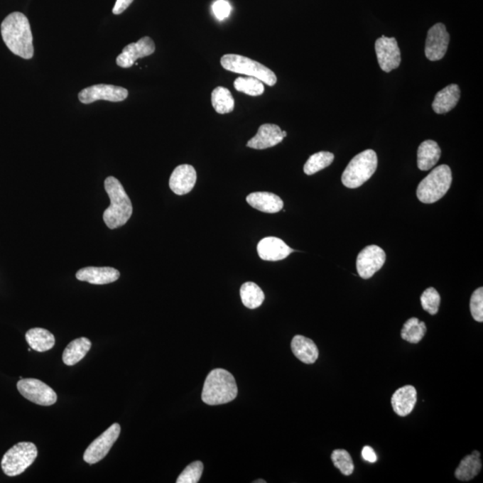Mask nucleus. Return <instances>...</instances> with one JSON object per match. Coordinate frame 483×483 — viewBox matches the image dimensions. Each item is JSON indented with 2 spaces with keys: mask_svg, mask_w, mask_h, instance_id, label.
Masks as SVG:
<instances>
[{
  "mask_svg": "<svg viewBox=\"0 0 483 483\" xmlns=\"http://www.w3.org/2000/svg\"><path fill=\"white\" fill-rule=\"evenodd\" d=\"M3 40L16 56L30 60L33 57V38L28 18L23 13L13 12L1 23Z\"/></svg>",
  "mask_w": 483,
  "mask_h": 483,
  "instance_id": "nucleus-1",
  "label": "nucleus"
},
{
  "mask_svg": "<svg viewBox=\"0 0 483 483\" xmlns=\"http://www.w3.org/2000/svg\"><path fill=\"white\" fill-rule=\"evenodd\" d=\"M105 190L108 193L110 205L103 213V220L110 229L126 225L133 214L132 202L121 183L116 178L106 179Z\"/></svg>",
  "mask_w": 483,
  "mask_h": 483,
  "instance_id": "nucleus-2",
  "label": "nucleus"
},
{
  "mask_svg": "<svg viewBox=\"0 0 483 483\" xmlns=\"http://www.w3.org/2000/svg\"><path fill=\"white\" fill-rule=\"evenodd\" d=\"M238 393L236 379L229 371L215 369L210 372L203 385L202 399L209 406L224 405L233 401Z\"/></svg>",
  "mask_w": 483,
  "mask_h": 483,
  "instance_id": "nucleus-3",
  "label": "nucleus"
},
{
  "mask_svg": "<svg viewBox=\"0 0 483 483\" xmlns=\"http://www.w3.org/2000/svg\"><path fill=\"white\" fill-rule=\"evenodd\" d=\"M452 184V172L447 165L434 168L417 188L419 201L426 205L434 203L446 195Z\"/></svg>",
  "mask_w": 483,
  "mask_h": 483,
  "instance_id": "nucleus-4",
  "label": "nucleus"
},
{
  "mask_svg": "<svg viewBox=\"0 0 483 483\" xmlns=\"http://www.w3.org/2000/svg\"><path fill=\"white\" fill-rule=\"evenodd\" d=\"M378 167V157L374 151L359 153L349 162L342 175V183L347 188H360L372 177Z\"/></svg>",
  "mask_w": 483,
  "mask_h": 483,
  "instance_id": "nucleus-5",
  "label": "nucleus"
},
{
  "mask_svg": "<svg viewBox=\"0 0 483 483\" xmlns=\"http://www.w3.org/2000/svg\"><path fill=\"white\" fill-rule=\"evenodd\" d=\"M223 68L226 70L255 77L268 86H274L277 82L275 72L270 68L251 60L249 58L237 54L224 55L220 60Z\"/></svg>",
  "mask_w": 483,
  "mask_h": 483,
  "instance_id": "nucleus-6",
  "label": "nucleus"
},
{
  "mask_svg": "<svg viewBox=\"0 0 483 483\" xmlns=\"http://www.w3.org/2000/svg\"><path fill=\"white\" fill-rule=\"evenodd\" d=\"M38 450L32 443H19L6 452L1 461L3 472L10 477L23 474L36 461Z\"/></svg>",
  "mask_w": 483,
  "mask_h": 483,
  "instance_id": "nucleus-7",
  "label": "nucleus"
},
{
  "mask_svg": "<svg viewBox=\"0 0 483 483\" xmlns=\"http://www.w3.org/2000/svg\"><path fill=\"white\" fill-rule=\"evenodd\" d=\"M17 389L23 398L39 406H53L58 400L56 392L40 379H21Z\"/></svg>",
  "mask_w": 483,
  "mask_h": 483,
  "instance_id": "nucleus-8",
  "label": "nucleus"
},
{
  "mask_svg": "<svg viewBox=\"0 0 483 483\" xmlns=\"http://www.w3.org/2000/svg\"><path fill=\"white\" fill-rule=\"evenodd\" d=\"M121 427L114 423L101 436L93 440L84 455V460L89 465H94L102 461L109 454L110 450L119 439Z\"/></svg>",
  "mask_w": 483,
  "mask_h": 483,
  "instance_id": "nucleus-9",
  "label": "nucleus"
},
{
  "mask_svg": "<svg viewBox=\"0 0 483 483\" xmlns=\"http://www.w3.org/2000/svg\"><path fill=\"white\" fill-rule=\"evenodd\" d=\"M127 96H129V91L125 88L119 87V86L96 85L82 89L79 92L78 98L82 104H91V103L101 101V99L120 102L125 101Z\"/></svg>",
  "mask_w": 483,
  "mask_h": 483,
  "instance_id": "nucleus-10",
  "label": "nucleus"
},
{
  "mask_svg": "<svg viewBox=\"0 0 483 483\" xmlns=\"http://www.w3.org/2000/svg\"><path fill=\"white\" fill-rule=\"evenodd\" d=\"M375 51L379 67L386 72L394 70L401 63V53L395 38L384 36L379 38L375 43Z\"/></svg>",
  "mask_w": 483,
  "mask_h": 483,
  "instance_id": "nucleus-11",
  "label": "nucleus"
},
{
  "mask_svg": "<svg viewBox=\"0 0 483 483\" xmlns=\"http://www.w3.org/2000/svg\"><path fill=\"white\" fill-rule=\"evenodd\" d=\"M386 261L385 251L377 246H369L361 251L357 260V268L362 278L369 279L381 270Z\"/></svg>",
  "mask_w": 483,
  "mask_h": 483,
  "instance_id": "nucleus-12",
  "label": "nucleus"
},
{
  "mask_svg": "<svg viewBox=\"0 0 483 483\" xmlns=\"http://www.w3.org/2000/svg\"><path fill=\"white\" fill-rule=\"evenodd\" d=\"M450 37L443 23L434 24L428 32L425 55L428 60L438 61L443 60L447 53Z\"/></svg>",
  "mask_w": 483,
  "mask_h": 483,
  "instance_id": "nucleus-13",
  "label": "nucleus"
},
{
  "mask_svg": "<svg viewBox=\"0 0 483 483\" xmlns=\"http://www.w3.org/2000/svg\"><path fill=\"white\" fill-rule=\"evenodd\" d=\"M155 51V43L150 37L141 38L136 43H131L123 48L122 53L116 58V64L120 67L129 68L137 60L151 56Z\"/></svg>",
  "mask_w": 483,
  "mask_h": 483,
  "instance_id": "nucleus-14",
  "label": "nucleus"
},
{
  "mask_svg": "<svg viewBox=\"0 0 483 483\" xmlns=\"http://www.w3.org/2000/svg\"><path fill=\"white\" fill-rule=\"evenodd\" d=\"M286 136L288 134L286 131H282L278 126L273 125V124H264L259 127L255 136L248 141L246 146L255 150L268 149L281 143Z\"/></svg>",
  "mask_w": 483,
  "mask_h": 483,
  "instance_id": "nucleus-15",
  "label": "nucleus"
},
{
  "mask_svg": "<svg viewBox=\"0 0 483 483\" xmlns=\"http://www.w3.org/2000/svg\"><path fill=\"white\" fill-rule=\"evenodd\" d=\"M197 174L191 165H178L169 179V188L178 195H188L195 188Z\"/></svg>",
  "mask_w": 483,
  "mask_h": 483,
  "instance_id": "nucleus-16",
  "label": "nucleus"
},
{
  "mask_svg": "<svg viewBox=\"0 0 483 483\" xmlns=\"http://www.w3.org/2000/svg\"><path fill=\"white\" fill-rule=\"evenodd\" d=\"M257 251L261 260L278 261L288 258L294 250L279 238L270 237L259 242Z\"/></svg>",
  "mask_w": 483,
  "mask_h": 483,
  "instance_id": "nucleus-17",
  "label": "nucleus"
},
{
  "mask_svg": "<svg viewBox=\"0 0 483 483\" xmlns=\"http://www.w3.org/2000/svg\"><path fill=\"white\" fill-rule=\"evenodd\" d=\"M120 277L119 271L110 267H87L81 268L77 273V278L92 285L110 284Z\"/></svg>",
  "mask_w": 483,
  "mask_h": 483,
  "instance_id": "nucleus-18",
  "label": "nucleus"
},
{
  "mask_svg": "<svg viewBox=\"0 0 483 483\" xmlns=\"http://www.w3.org/2000/svg\"><path fill=\"white\" fill-rule=\"evenodd\" d=\"M417 402V391L415 386L406 385L396 391L392 396L391 405L396 415L407 416L413 412Z\"/></svg>",
  "mask_w": 483,
  "mask_h": 483,
  "instance_id": "nucleus-19",
  "label": "nucleus"
},
{
  "mask_svg": "<svg viewBox=\"0 0 483 483\" xmlns=\"http://www.w3.org/2000/svg\"><path fill=\"white\" fill-rule=\"evenodd\" d=\"M246 202L253 208L265 213H278L284 207V202L275 193L268 192H256L250 193Z\"/></svg>",
  "mask_w": 483,
  "mask_h": 483,
  "instance_id": "nucleus-20",
  "label": "nucleus"
},
{
  "mask_svg": "<svg viewBox=\"0 0 483 483\" xmlns=\"http://www.w3.org/2000/svg\"><path fill=\"white\" fill-rule=\"evenodd\" d=\"M293 354L305 364H313L319 357V349L310 338L296 335L292 340Z\"/></svg>",
  "mask_w": 483,
  "mask_h": 483,
  "instance_id": "nucleus-21",
  "label": "nucleus"
},
{
  "mask_svg": "<svg viewBox=\"0 0 483 483\" xmlns=\"http://www.w3.org/2000/svg\"><path fill=\"white\" fill-rule=\"evenodd\" d=\"M460 99V89L457 85H450L435 96L433 109L435 113L446 114L457 106Z\"/></svg>",
  "mask_w": 483,
  "mask_h": 483,
  "instance_id": "nucleus-22",
  "label": "nucleus"
},
{
  "mask_svg": "<svg viewBox=\"0 0 483 483\" xmlns=\"http://www.w3.org/2000/svg\"><path fill=\"white\" fill-rule=\"evenodd\" d=\"M440 155L441 150L436 141H423L417 151V165L420 170L427 171L433 168L440 161Z\"/></svg>",
  "mask_w": 483,
  "mask_h": 483,
  "instance_id": "nucleus-23",
  "label": "nucleus"
},
{
  "mask_svg": "<svg viewBox=\"0 0 483 483\" xmlns=\"http://www.w3.org/2000/svg\"><path fill=\"white\" fill-rule=\"evenodd\" d=\"M481 454L477 450L472 451L471 455H467L459 464L455 475L459 481L468 482L479 474L482 470V463Z\"/></svg>",
  "mask_w": 483,
  "mask_h": 483,
  "instance_id": "nucleus-24",
  "label": "nucleus"
},
{
  "mask_svg": "<svg viewBox=\"0 0 483 483\" xmlns=\"http://www.w3.org/2000/svg\"><path fill=\"white\" fill-rule=\"evenodd\" d=\"M26 340L33 350L40 353L53 349L56 343L54 335L41 327H33L27 331Z\"/></svg>",
  "mask_w": 483,
  "mask_h": 483,
  "instance_id": "nucleus-25",
  "label": "nucleus"
},
{
  "mask_svg": "<svg viewBox=\"0 0 483 483\" xmlns=\"http://www.w3.org/2000/svg\"><path fill=\"white\" fill-rule=\"evenodd\" d=\"M92 347V342L87 337H80L72 340L65 347L63 353V362L65 365L72 367L85 357Z\"/></svg>",
  "mask_w": 483,
  "mask_h": 483,
  "instance_id": "nucleus-26",
  "label": "nucleus"
},
{
  "mask_svg": "<svg viewBox=\"0 0 483 483\" xmlns=\"http://www.w3.org/2000/svg\"><path fill=\"white\" fill-rule=\"evenodd\" d=\"M240 296L244 305L249 309H256L264 302L265 295L260 286L254 282H246L242 285Z\"/></svg>",
  "mask_w": 483,
  "mask_h": 483,
  "instance_id": "nucleus-27",
  "label": "nucleus"
},
{
  "mask_svg": "<svg viewBox=\"0 0 483 483\" xmlns=\"http://www.w3.org/2000/svg\"><path fill=\"white\" fill-rule=\"evenodd\" d=\"M212 107L219 114H227L234 109V99L229 89L219 86L212 93Z\"/></svg>",
  "mask_w": 483,
  "mask_h": 483,
  "instance_id": "nucleus-28",
  "label": "nucleus"
},
{
  "mask_svg": "<svg viewBox=\"0 0 483 483\" xmlns=\"http://www.w3.org/2000/svg\"><path fill=\"white\" fill-rule=\"evenodd\" d=\"M427 327L425 323L420 322L417 318L406 320L401 330V337L411 344L419 343L425 336Z\"/></svg>",
  "mask_w": 483,
  "mask_h": 483,
  "instance_id": "nucleus-29",
  "label": "nucleus"
},
{
  "mask_svg": "<svg viewBox=\"0 0 483 483\" xmlns=\"http://www.w3.org/2000/svg\"><path fill=\"white\" fill-rule=\"evenodd\" d=\"M335 156L329 151H320L312 155L306 161L303 171L307 175H312L322 169L329 167L332 163Z\"/></svg>",
  "mask_w": 483,
  "mask_h": 483,
  "instance_id": "nucleus-30",
  "label": "nucleus"
},
{
  "mask_svg": "<svg viewBox=\"0 0 483 483\" xmlns=\"http://www.w3.org/2000/svg\"><path fill=\"white\" fill-rule=\"evenodd\" d=\"M234 86L237 92L254 97L264 94L265 91L264 82L251 77L237 78L234 82Z\"/></svg>",
  "mask_w": 483,
  "mask_h": 483,
  "instance_id": "nucleus-31",
  "label": "nucleus"
},
{
  "mask_svg": "<svg viewBox=\"0 0 483 483\" xmlns=\"http://www.w3.org/2000/svg\"><path fill=\"white\" fill-rule=\"evenodd\" d=\"M335 467L337 468L343 475H351L354 470L353 459L347 450H336L331 454Z\"/></svg>",
  "mask_w": 483,
  "mask_h": 483,
  "instance_id": "nucleus-32",
  "label": "nucleus"
},
{
  "mask_svg": "<svg viewBox=\"0 0 483 483\" xmlns=\"http://www.w3.org/2000/svg\"><path fill=\"white\" fill-rule=\"evenodd\" d=\"M440 300L439 292L434 288H427L420 296V303L423 310L430 315H435L439 312Z\"/></svg>",
  "mask_w": 483,
  "mask_h": 483,
  "instance_id": "nucleus-33",
  "label": "nucleus"
},
{
  "mask_svg": "<svg viewBox=\"0 0 483 483\" xmlns=\"http://www.w3.org/2000/svg\"><path fill=\"white\" fill-rule=\"evenodd\" d=\"M202 472L203 464L202 462H193L178 476L177 483H197L202 477Z\"/></svg>",
  "mask_w": 483,
  "mask_h": 483,
  "instance_id": "nucleus-34",
  "label": "nucleus"
},
{
  "mask_svg": "<svg viewBox=\"0 0 483 483\" xmlns=\"http://www.w3.org/2000/svg\"><path fill=\"white\" fill-rule=\"evenodd\" d=\"M470 310L472 318L476 322H483V288H479L475 290L471 296Z\"/></svg>",
  "mask_w": 483,
  "mask_h": 483,
  "instance_id": "nucleus-35",
  "label": "nucleus"
},
{
  "mask_svg": "<svg viewBox=\"0 0 483 483\" xmlns=\"http://www.w3.org/2000/svg\"><path fill=\"white\" fill-rule=\"evenodd\" d=\"M214 15L219 20L226 19L229 16L231 6L226 0H217L212 6Z\"/></svg>",
  "mask_w": 483,
  "mask_h": 483,
  "instance_id": "nucleus-36",
  "label": "nucleus"
},
{
  "mask_svg": "<svg viewBox=\"0 0 483 483\" xmlns=\"http://www.w3.org/2000/svg\"><path fill=\"white\" fill-rule=\"evenodd\" d=\"M134 0H116L115 6L113 9V13L115 15H120L124 11H126L129 6L132 4Z\"/></svg>",
  "mask_w": 483,
  "mask_h": 483,
  "instance_id": "nucleus-37",
  "label": "nucleus"
},
{
  "mask_svg": "<svg viewBox=\"0 0 483 483\" xmlns=\"http://www.w3.org/2000/svg\"><path fill=\"white\" fill-rule=\"evenodd\" d=\"M362 457L365 461L369 462V463H375L377 461V455L371 447L365 446L362 448Z\"/></svg>",
  "mask_w": 483,
  "mask_h": 483,
  "instance_id": "nucleus-38",
  "label": "nucleus"
},
{
  "mask_svg": "<svg viewBox=\"0 0 483 483\" xmlns=\"http://www.w3.org/2000/svg\"><path fill=\"white\" fill-rule=\"evenodd\" d=\"M254 483H266V481L264 479H256V481H254Z\"/></svg>",
  "mask_w": 483,
  "mask_h": 483,
  "instance_id": "nucleus-39",
  "label": "nucleus"
}]
</instances>
